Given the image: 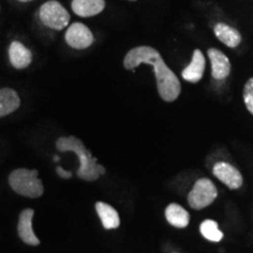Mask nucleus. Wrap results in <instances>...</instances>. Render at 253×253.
<instances>
[{"label": "nucleus", "instance_id": "nucleus-1", "mask_svg": "<svg viewBox=\"0 0 253 253\" xmlns=\"http://www.w3.org/2000/svg\"><path fill=\"white\" fill-rule=\"evenodd\" d=\"M142 63L154 67L160 96L167 102L175 101L181 94V82L175 73L168 67L160 53L150 46H138L129 50L123 61L125 68L128 71H134Z\"/></svg>", "mask_w": 253, "mask_h": 253}, {"label": "nucleus", "instance_id": "nucleus-2", "mask_svg": "<svg viewBox=\"0 0 253 253\" xmlns=\"http://www.w3.org/2000/svg\"><path fill=\"white\" fill-rule=\"evenodd\" d=\"M56 148L60 151H72V153L77 154L79 160H80V168L77 172L79 178L93 182L99 179L101 175L106 173V169L100 164H97L96 158L93 157V155L84 147L80 138L75 137V136L60 137L56 141Z\"/></svg>", "mask_w": 253, "mask_h": 253}, {"label": "nucleus", "instance_id": "nucleus-3", "mask_svg": "<svg viewBox=\"0 0 253 253\" xmlns=\"http://www.w3.org/2000/svg\"><path fill=\"white\" fill-rule=\"evenodd\" d=\"M38 170H28L24 168L14 170L8 177L9 185L17 194L25 197H40L43 194V185L38 178Z\"/></svg>", "mask_w": 253, "mask_h": 253}, {"label": "nucleus", "instance_id": "nucleus-4", "mask_svg": "<svg viewBox=\"0 0 253 253\" xmlns=\"http://www.w3.org/2000/svg\"><path fill=\"white\" fill-rule=\"evenodd\" d=\"M217 196L218 191L213 182L209 178H201L188 194V203L195 210H202L212 204Z\"/></svg>", "mask_w": 253, "mask_h": 253}, {"label": "nucleus", "instance_id": "nucleus-5", "mask_svg": "<svg viewBox=\"0 0 253 253\" xmlns=\"http://www.w3.org/2000/svg\"><path fill=\"white\" fill-rule=\"evenodd\" d=\"M39 15L41 21L47 27L56 31H61L65 27H67L69 20H71L67 9L55 0H50V1H47L41 6Z\"/></svg>", "mask_w": 253, "mask_h": 253}, {"label": "nucleus", "instance_id": "nucleus-6", "mask_svg": "<svg viewBox=\"0 0 253 253\" xmlns=\"http://www.w3.org/2000/svg\"><path fill=\"white\" fill-rule=\"evenodd\" d=\"M66 42L75 49H86L94 42V37L89 28L81 23H74L66 32Z\"/></svg>", "mask_w": 253, "mask_h": 253}, {"label": "nucleus", "instance_id": "nucleus-7", "mask_svg": "<svg viewBox=\"0 0 253 253\" xmlns=\"http://www.w3.org/2000/svg\"><path fill=\"white\" fill-rule=\"evenodd\" d=\"M213 175L231 190L239 189L243 184V176L237 168L227 162H218L214 164Z\"/></svg>", "mask_w": 253, "mask_h": 253}, {"label": "nucleus", "instance_id": "nucleus-8", "mask_svg": "<svg viewBox=\"0 0 253 253\" xmlns=\"http://www.w3.org/2000/svg\"><path fill=\"white\" fill-rule=\"evenodd\" d=\"M209 59L211 61L212 77L216 80H224L229 77L231 72V63L227 56L219 49L210 48L208 50Z\"/></svg>", "mask_w": 253, "mask_h": 253}, {"label": "nucleus", "instance_id": "nucleus-9", "mask_svg": "<svg viewBox=\"0 0 253 253\" xmlns=\"http://www.w3.org/2000/svg\"><path fill=\"white\" fill-rule=\"evenodd\" d=\"M34 216V211L32 209H26L20 213L18 221V235L24 243L28 245H39L40 240L34 235L32 229V218Z\"/></svg>", "mask_w": 253, "mask_h": 253}, {"label": "nucleus", "instance_id": "nucleus-10", "mask_svg": "<svg viewBox=\"0 0 253 253\" xmlns=\"http://www.w3.org/2000/svg\"><path fill=\"white\" fill-rule=\"evenodd\" d=\"M205 69V59L203 53L199 49H195L194 55H192L191 62L184 68L182 72V78L185 81L191 82V84H196L203 78Z\"/></svg>", "mask_w": 253, "mask_h": 253}, {"label": "nucleus", "instance_id": "nucleus-11", "mask_svg": "<svg viewBox=\"0 0 253 253\" xmlns=\"http://www.w3.org/2000/svg\"><path fill=\"white\" fill-rule=\"evenodd\" d=\"M9 61H11L12 66L17 69H25L31 65L32 56L31 50L26 48L23 43L19 41H13L9 46Z\"/></svg>", "mask_w": 253, "mask_h": 253}, {"label": "nucleus", "instance_id": "nucleus-12", "mask_svg": "<svg viewBox=\"0 0 253 253\" xmlns=\"http://www.w3.org/2000/svg\"><path fill=\"white\" fill-rule=\"evenodd\" d=\"M106 7L104 0H73L72 8L74 13L82 18H89L101 13Z\"/></svg>", "mask_w": 253, "mask_h": 253}, {"label": "nucleus", "instance_id": "nucleus-13", "mask_svg": "<svg viewBox=\"0 0 253 253\" xmlns=\"http://www.w3.org/2000/svg\"><path fill=\"white\" fill-rule=\"evenodd\" d=\"M213 32L218 39L230 48H235L242 42V36H240L239 32L226 24H217L213 28Z\"/></svg>", "mask_w": 253, "mask_h": 253}, {"label": "nucleus", "instance_id": "nucleus-14", "mask_svg": "<svg viewBox=\"0 0 253 253\" xmlns=\"http://www.w3.org/2000/svg\"><path fill=\"white\" fill-rule=\"evenodd\" d=\"M20 107V97L18 93L11 88L0 89V118L13 113Z\"/></svg>", "mask_w": 253, "mask_h": 253}, {"label": "nucleus", "instance_id": "nucleus-15", "mask_svg": "<svg viewBox=\"0 0 253 253\" xmlns=\"http://www.w3.org/2000/svg\"><path fill=\"white\" fill-rule=\"evenodd\" d=\"M166 218L169 224L175 227H179V229L186 227L190 223V214L188 211L176 203L168 205L166 209Z\"/></svg>", "mask_w": 253, "mask_h": 253}, {"label": "nucleus", "instance_id": "nucleus-16", "mask_svg": "<svg viewBox=\"0 0 253 253\" xmlns=\"http://www.w3.org/2000/svg\"><path fill=\"white\" fill-rule=\"evenodd\" d=\"M95 209H96V212L99 214L101 221H102L104 229L110 230L116 229V227L120 226L119 213L113 207H110L109 204L103 203V202H97L95 204Z\"/></svg>", "mask_w": 253, "mask_h": 253}, {"label": "nucleus", "instance_id": "nucleus-17", "mask_svg": "<svg viewBox=\"0 0 253 253\" xmlns=\"http://www.w3.org/2000/svg\"><path fill=\"white\" fill-rule=\"evenodd\" d=\"M199 230H201L202 236H203L205 239L210 240V242H213V243L220 242L224 237L223 232H221L219 227H218L217 221H214L212 219L204 220L203 223L201 224Z\"/></svg>", "mask_w": 253, "mask_h": 253}, {"label": "nucleus", "instance_id": "nucleus-18", "mask_svg": "<svg viewBox=\"0 0 253 253\" xmlns=\"http://www.w3.org/2000/svg\"><path fill=\"white\" fill-rule=\"evenodd\" d=\"M243 99H244L246 108L253 115V78L249 79L245 84L244 90H243Z\"/></svg>", "mask_w": 253, "mask_h": 253}, {"label": "nucleus", "instance_id": "nucleus-19", "mask_svg": "<svg viewBox=\"0 0 253 253\" xmlns=\"http://www.w3.org/2000/svg\"><path fill=\"white\" fill-rule=\"evenodd\" d=\"M56 172H58V175H59L60 177H62V178L68 179V178H71V177H72V172L65 171V169H62L61 167L56 168Z\"/></svg>", "mask_w": 253, "mask_h": 253}, {"label": "nucleus", "instance_id": "nucleus-20", "mask_svg": "<svg viewBox=\"0 0 253 253\" xmlns=\"http://www.w3.org/2000/svg\"><path fill=\"white\" fill-rule=\"evenodd\" d=\"M19 1H21V2H28V1H32V0H19Z\"/></svg>", "mask_w": 253, "mask_h": 253}, {"label": "nucleus", "instance_id": "nucleus-21", "mask_svg": "<svg viewBox=\"0 0 253 253\" xmlns=\"http://www.w3.org/2000/svg\"><path fill=\"white\" fill-rule=\"evenodd\" d=\"M54 161H55V162H58V161H59V156H55V157H54Z\"/></svg>", "mask_w": 253, "mask_h": 253}, {"label": "nucleus", "instance_id": "nucleus-22", "mask_svg": "<svg viewBox=\"0 0 253 253\" xmlns=\"http://www.w3.org/2000/svg\"><path fill=\"white\" fill-rule=\"evenodd\" d=\"M130 1H136V0H130Z\"/></svg>", "mask_w": 253, "mask_h": 253}, {"label": "nucleus", "instance_id": "nucleus-23", "mask_svg": "<svg viewBox=\"0 0 253 253\" xmlns=\"http://www.w3.org/2000/svg\"><path fill=\"white\" fill-rule=\"evenodd\" d=\"M175 253H176V252H175Z\"/></svg>", "mask_w": 253, "mask_h": 253}]
</instances>
